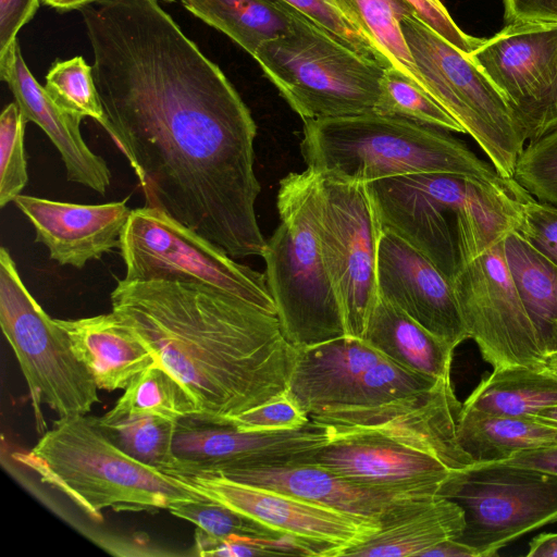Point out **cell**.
<instances>
[{
  "label": "cell",
  "mask_w": 557,
  "mask_h": 557,
  "mask_svg": "<svg viewBox=\"0 0 557 557\" xmlns=\"http://www.w3.org/2000/svg\"><path fill=\"white\" fill-rule=\"evenodd\" d=\"M79 12L108 134L146 206L234 259L262 257L257 125L225 74L157 0H98Z\"/></svg>",
  "instance_id": "obj_1"
},
{
  "label": "cell",
  "mask_w": 557,
  "mask_h": 557,
  "mask_svg": "<svg viewBox=\"0 0 557 557\" xmlns=\"http://www.w3.org/2000/svg\"><path fill=\"white\" fill-rule=\"evenodd\" d=\"M112 311L218 422L286 393L296 348L276 314L215 289L120 280Z\"/></svg>",
  "instance_id": "obj_2"
},
{
  "label": "cell",
  "mask_w": 557,
  "mask_h": 557,
  "mask_svg": "<svg viewBox=\"0 0 557 557\" xmlns=\"http://www.w3.org/2000/svg\"><path fill=\"white\" fill-rule=\"evenodd\" d=\"M379 220L450 282L468 262L516 231L533 197L515 178L421 172L367 183Z\"/></svg>",
  "instance_id": "obj_3"
},
{
  "label": "cell",
  "mask_w": 557,
  "mask_h": 557,
  "mask_svg": "<svg viewBox=\"0 0 557 557\" xmlns=\"http://www.w3.org/2000/svg\"><path fill=\"white\" fill-rule=\"evenodd\" d=\"M443 131L374 111L308 120L300 152L308 170L338 182L367 184L421 172L507 180Z\"/></svg>",
  "instance_id": "obj_4"
},
{
  "label": "cell",
  "mask_w": 557,
  "mask_h": 557,
  "mask_svg": "<svg viewBox=\"0 0 557 557\" xmlns=\"http://www.w3.org/2000/svg\"><path fill=\"white\" fill-rule=\"evenodd\" d=\"M14 458L95 521H102L106 508L170 509L207 499L183 480L127 455L87 414L59 417L29 451Z\"/></svg>",
  "instance_id": "obj_5"
},
{
  "label": "cell",
  "mask_w": 557,
  "mask_h": 557,
  "mask_svg": "<svg viewBox=\"0 0 557 557\" xmlns=\"http://www.w3.org/2000/svg\"><path fill=\"white\" fill-rule=\"evenodd\" d=\"M319 194L320 176L308 169L280 181V224L262 255L282 332L295 348L347 335L321 250Z\"/></svg>",
  "instance_id": "obj_6"
},
{
  "label": "cell",
  "mask_w": 557,
  "mask_h": 557,
  "mask_svg": "<svg viewBox=\"0 0 557 557\" xmlns=\"http://www.w3.org/2000/svg\"><path fill=\"white\" fill-rule=\"evenodd\" d=\"M253 58L304 121L374 111L385 70L296 9L290 30Z\"/></svg>",
  "instance_id": "obj_7"
},
{
  "label": "cell",
  "mask_w": 557,
  "mask_h": 557,
  "mask_svg": "<svg viewBox=\"0 0 557 557\" xmlns=\"http://www.w3.org/2000/svg\"><path fill=\"white\" fill-rule=\"evenodd\" d=\"M400 26L426 92L473 138L500 176L513 178L527 139L504 96L468 54L414 11L401 18Z\"/></svg>",
  "instance_id": "obj_8"
},
{
  "label": "cell",
  "mask_w": 557,
  "mask_h": 557,
  "mask_svg": "<svg viewBox=\"0 0 557 557\" xmlns=\"http://www.w3.org/2000/svg\"><path fill=\"white\" fill-rule=\"evenodd\" d=\"M0 324L27 383L40 435L47 431L42 405L66 417L87 414L99 403L92 375L75 356L64 330L32 296L4 247L0 249Z\"/></svg>",
  "instance_id": "obj_9"
},
{
  "label": "cell",
  "mask_w": 557,
  "mask_h": 557,
  "mask_svg": "<svg viewBox=\"0 0 557 557\" xmlns=\"http://www.w3.org/2000/svg\"><path fill=\"white\" fill-rule=\"evenodd\" d=\"M119 249L126 281L202 285L276 314L265 275L160 209L132 210Z\"/></svg>",
  "instance_id": "obj_10"
},
{
  "label": "cell",
  "mask_w": 557,
  "mask_h": 557,
  "mask_svg": "<svg viewBox=\"0 0 557 557\" xmlns=\"http://www.w3.org/2000/svg\"><path fill=\"white\" fill-rule=\"evenodd\" d=\"M438 495L462 509L465 528L455 540L479 557L495 556L519 536L557 522V474L504 460L453 470Z\"/></svg>",
  "instance_id": "obj_11"
},
{
  "label": "cell",
  "mask_w": 557,
  "mask_h": 557,
  "mask_svg": "<svg viewBox=\"0 0 557 557\" xmlns=\"http://www.w3.org/2000/svg\"><path fill=\"white\" fill-rule=\"evenodd\" d=\"M437 380L399 366L361 337L344 335L296 348L286 393L310 416L324 408L373 406L407 397Z\"/></svg>",
  "instance_id": "obj_12"
},
{
  "label": "cell",
  "mask_w": 557,
  "mask_h": 557,
  "mask_svg": "<svg viewBox=\"0 0 557 557\" xmlns=\"http://www.w3.org/2000/svg\"><path fill=\"white\" fill-rule=\"evenodd\" d=\"M318 232L347 335L362 338L379 297L376 270L382 232L367 184L320 176Z\"/></svg>",
  "instance_id": "obj_13"
},
{
  "label": "cell",
  "mask_w": 557,
  "mask_h": 557,
  "mask_svg": "<svg viewBox=\"0 0 557 557\" xmlns=\"http://www.w3.org/2000/svg\"><path fill=\"white\" fill-rule=\"evenodd\" d=\"M450 283L469 336L493 370L546 367V355L507 267L504 238L465 264Z\"/></svg>",
  "instance_id": "obj_14"
},
{
  "label": "cell",
  "mask_w": 557,
  "mask_h": 557,
  "mask_svg": "<svg viewBox=\"0 0 557 557\" xmlns=\"http://www.w3.org/2000/svg\"><path fill=\"white\" fill-rule=\"evenodd\" d=\"M450 377L426 391L373 406L324 408L309 416L330 436L368 433L429 453L453 470L474 460L457 438L461 409Z\"/></svg>",
  "instance_id": "obj_15"
},
{
  "label": "cell",
  "mask_w": 557,
  "mask_h": 557,
  "mask_svg": "<svg viewBox=\"0 0 557 557\" xmlns=\"http://www.w3.org/2000/svg\"><path fill=\"white\" fill-rule=\"evenodd\" d=\"M329 442L327 430L312 420L297 430L242 431L230 423L193 414L176 422L174 462L162 471L220 473L306 463Z\"/></svg>",
  "instance_id": "obj_16"
},
{
  "label": "cell",
  "mask_w": 557,
  "mask_h": 557,
  "mask_svg": "<svg viewBox=\"0 0 557 557\" xmlns=\"http://www.w3.org/2000/svg\"><path fill=\"white\" fill-rule=\"evenodd\" d=\"M172 474L199 495L223 504L283 534L320 546L322 557H338L350 546L366 541L379 523L359 516L307 502L211 473Z\"/></svg>",
  "instance_id": "obj_17"
},
{
  "label": "cell",
  "mask_w": 557,
  "mask_h": 557,
  "mask_svg": "<svg viewBox=\"0 0 557 557\" xmlns=\"http://www.w3.org/2000/svg\"><path fill=\"white\" fill-rule=\"evenodd\" d=\"M469 57L511 107L527 139L555 78L557 25H505Z\"/></svg>",
  "instance_id": "obj_18"
},
{
  "label": "cell",
  "mask_w": 557,
  "mask_h": 557,
  "mask_svg": "<svg viewBox=\"0 0 557 557\" xmlns=\"http://www.w3.org/2000/svg\"><path fill=\"white\" fill-rule=\"evenodd\" d=\"M377 293L454 350L470 338L450 281L420 251L383 228L377 250Z\"/></svg>",
  "instance_id": "obj_19"
},
{
  "label": "cell",
  "mask_w": 557,
  "mask_h": 557,
  "mask_svg": "<svg viewBox=\"0 0 557 557\" xmlns=\"http://www.w3.org/2000/svg\"><path fill=\"white\" fill-rule=\"evenodd\" d=\"M309 462L361 485L419 495H438L453 471L429 453L368 433L330 436Z\"/></svg>",
  "instance_id": "obj_20"
},
{
  "label": "cell",
  "mask_w": 557,
  "mask_h": 557,
  "mask_svg": "<svg viewBox=\"0 0 557 557\" xmlns=\"http://www.w3.org/2000/svg\"><path fill=\"white\" fill-rule=\"evenodd\" d=\"M128 197L101 205H78L18 195L13 201L35 230L50 259L82 269L87 262L120 247L132 210Z\"/></svg>",
  "instance_id": "obj_21"
},
{
  "label": "cell",
  "mask_w": 557,
  "mask_h": 557,
  "mask_svg": "<svg viewBox=\"0 0 557 557\" xmlns=\"http://www.w3.org/2000/svg\"><path fill=\"white\" fill-rule=\"evenodd\" d=\"M0 77L8 85L25 120L38 125L59 151L70 182L104 195L111 172L104 159L85 143L83 117L60 108L29 71L15 39L0 53Z\"/></svg>",
  "instance_id": "obj_22"
},
{
  "label": "cell",
  "mask_w": 557,
  "mask_h": 557,
  "mask_svg": "<svg viewBox=\"0 0 557 557\" xmlns=\"http://www.w3.org/2000/svg\"><path fill=\"white\" fill-rule=\"evenodd\" d=\"M211 474L285 493L377 523L387 511L405 500L434 496L369 487L310 462L230 470Z\"/></svg>",
  "instance_id": "obj_23"
},
{
  "label": "cell",
  "mask_w": 557,
  "mask_h": 557,
  "mask_svg": "<svg viewBox=\"0 0 557 557\" xmlns=\"http://www.w3.org/2000/svg\"><path fill=\"white\" fill-rule=\"evenodd\" d=\"M55 321L99 389H125L139 373L158 364L150 348L113 311Z\"/></svg>",
  "instance_id": "obj_24"
},
{
  "label": "cell",
  "mask_w": 557,
  "mask_h": 557,
  "mask_svg": "<svg viewBox=\"0 0 557 557\" xmlns=\"http://www.w3.org/2000/svg\"><path fill=\"white\" fill-rule=\"evenodd\" d=\"M465 528L462 509L440 495L405 500L379 521V529L338 557L417 556L434 545L457 539Z\"/></svg>",
  "instance_id": "obj_25"
},
{
  "label": "cell",
  "mask_w": 557,
  "mask_h": 557,
  "mask_svg": "<svg viewBox=\"0 0 557 557\" xmlns=\"http://www.w3.org/2000/svg\"><path fill=\"white\" fill-rule=\"evenodd\" d=\"M362 338L406 369L433 379L450 377L454 349L380 296Z\"/></svg>",
  "instance_id": "obj_26"
},
{
  "label": "cell",
  "mask_w": 557,
  "mask_h": 557,
  "mask_svg": "<svg viewBox=\"0 0 557 557\" xmlns=\"http://www.w3.org/2000/svg\"><path fill=\"white\" fill-rule=\"evenodd\" d=\"M457 438L474 461L504 460L524 450L557 446V423L535 416L459 412Z\"/></svg>",
  "instance_id": "obj_27"
},
{
  "label": "cell",
  "mask_w": 557,
  "mask_h": 557,
  "mask_svg": "<svg viewBox=\"0 0 557 557\" xmlns=\"http://www.w3.org/2000/svg\"><path fill=\"white\" fill-rule=\"evenodd\" d=\"M504 253L511 278L547 358L557 351V265L516 231L505 236Z\"/></svg>",
  "instance_id": "obj_28"
},
{
  "label": "cell",
  "mask_w": 557,
  "mask_h": 557,
  "mask_svg": "<svg viewBox=\"0 0 557 557\" xmlns=\"http://www.w3.org/2000/svg\"><path fill=\"white\" fill-rule=\"evenodd\" d=\"M187 11L224 33L252 57L290 30L295 9L283 0H182Z\"/></svg>",
  "instance_id": "obj_29"
},
{
  "label": "cell",
  "mask_w": 557,
  "mask_h": 557,
  "mask_svg": "<svg viewBox=\"0 0 557 557\" xmlns=\"http://www.w3.org/2000/svg\"><path fill=\"white\" fill-rule=\"evenodd\" d=\"M557 405V375L545 368L508 367L483 379L461 411L486 416H532Z\"/></svg>",
  "instance_id": "obj_30"
},
{
  "label": "cell",
  "mask_w": 557,
  "mask_h": 557,
  "mask_svg": "<svg viewBox=\"0 0 557 557\" xmlns=\"http://www.w3.org/2000/svg\"><path fill=\"white\" fill-rule=\"evenodd\" d=\"M334 1L343 14L370 39L392 66L425 90L400 26L401 18L408 12L413 11L406 1Z\"/></svg>",
  "instance_id": "obj_31"
},
{
  "label": "cell",
  "mask_w": 557,
  "mask_h": 557,
  "mask_svg": "<svg viewBox=\"0 0 557 557\" xmlns=\"http://www.w3.org/2000/svg\"><path fill=\"white\" fill-rule=\"evenodd\" d=\"M96 419L107 436L134 459L160 470L173 465L176 421L149 413L107 412Z\"/></svg>",
  "instance_id": "obj_32"
},
{
  "label": "cell",
  "mask_w": 557,
  "mask_h": 557,
  "mask_svg": "<svg viewBox=\"0 0 557 557\" xmlns=\"http://www.w3.org/2000/svg\"><path fill=\"white\" fill-rule=\"evenodd\" d=\"M108 413H149L177 422L199 410L183 384L163 367L153 364L128 384Z\"/></svg>",
  "instance_id": "obj_33"
},
{
  "label": "cell",
  "mask_w": 557,
  "mask_h": 557,
  "mask_svg": "<svg viewBox=\"0 0 557 557\" xmlns=\"http://www.w3.org/2000/svg\"><path fill=\"white\" fill-rule=\"evenodd\" d=\"M374 112L466 134L462 126L434 98L394 66L384 70Z\"/></svg>",
  "instance_id": "obj_34"
},
{
  "label": "cell",
  "mask_w": 557,
  "mask_h": 557,
  "mask_svg": "<svg viewBox=\"0 0 557 557\" xmlns=\"http://www.w3.org/2000/svg\"><path fill=\"white\" fill-rule=\"evenodd\" d=\"M45 89L52 100L66 112L97 121L108 133L99 92L95 83L92 65L81 55L57 60L46 75Z\"/></svg>",
  "instance_id": "obj_35"
},
{
  "label": "cell",
  "mask_w": 557,
  "mask_h": 557,
  "mask_svg": "<svg viewBox=\"0 0 557 557\" xmlns=\"http://www.w3.org/2000/svg\"><path fill=\"white\" fill-rule=\"evenodd\" d=\"M27 121L16 102L0 115V207L21 195L28 182L24 135Z\"/></svg>",
  "instance_id": "obj_36"
},
{
  "label": "cell",
  "mask_w": 557,
  "mask_h": 557,
  "mask_svg": "<svg viewBox=\"0 0 557 557\" xmlns=\"http://www.w3.org/2000/svg\"><path fill=\"white\" fill-rule=\"evenodd\" d=\"M169 510L172 515L193 522L198 529L219 541L235 536L274 537L283 534L208 498L181 503Z\"/></svg>",
  "instance_id": "obj_37"
},
{
  "label": "cell",
  "mask_w": 557,
  "mask_h": 557,
  "mask_svg": "<svg viewBox=\"0 0 557 557\" xmlns=\"http://www.w3.org/2000/svg\"><path fill=\"white\" fill-rule=\"evenodd\" d=\"M528 143L513 178L539 201L557 206V127Z\"/></svg>",
  "instance_id": "obj_38"
},
{
  "label": "cell",
  "mask_w": 557,
  "mask_h": 557,
  "mask_svg": "<svg viewBox=\"0 0 557 557\" xmlns=\"http://www.w3.org/2000/svg\"><path fill=\"white\" fill-rule=\"evenodd\" d=\"M343 45L381 64L392 66L370 39L339 10L334 0H283Z\"/></svg>",
  "instance_id": "obj_39"
},
{
  "label": "cell",
  "mask_w": 557,
  "mask_h": 557,
  "mask_svg": "<svg viewBox=\"0 0 557 557\" xmlns=\"http://www.w3.org/2000/svg\"><path fill=\"white\" fill-rule=\"evenodd\" d=\"M309 422V414L284 393L223 423L242 431H285L300 429Z\"/></svg>",
  "instance_id": "obj_40"
},
{
  "label": "cell",
  "mask_w": 557,
  "mask_h": 557,
  "mask_svg": "<svg viewBox=\"0 0 557 557\" xmlns=\"http://www.w3.org/2000/svg\"><path fill=\"white\" fill-rule=\"evenodd\" d=\"M516 232L557 265V206L532 198L523 207Z\"/></svg>",
  "instance_id": "obj_41"
},
{
  "label": "cell",
  "mask_w": 557,
  "mask_h": 557,
  "mask_svg": "<svg viewBox=\"0 0 557 557\" xmlns=\"http://www.w3.org/2000/svg\"><path fill=\"white\" fill-rule=\"evenodd\" d=\"M417 16L454 47L470 54L484 38L466 34L454 22L447 9L440 0H404Z\"/></svg>",
  "instance_id": "obj_42"
},
{
  "label": "cell",
  "mask_w": 557,
  "mask_h": 557,
  "mask_svg": "<svg viewBox=\"0 0 557 557\" xmlns=\"http://www.w3.org/2000/svg\"><path fill=\"white\" fill-rule=\"evenodd\" d=\"M505 25H557V0H503Z\"/></svg>",
  "instance_id": "obj_43"
},
{
  "label": "cell",
  "mask_w": 557,
  "mask_h": 557,
  "mask_svg": "<svg viewBox=\"0 0 557 557\" xmlns=\"http://www.w3.org/2000/svg\"><path fill=\"white\" fill-rule=\"evenodd\" d=\"M40 1L0 0V53L17 39V33L34 17Z\"/></svg>",
  "instance_id": "obj_44"
},
{
  "label": "cell",
  "mask_w": 557,
  "mask_h": 557,
  "mask_svg": "<svg viewBox=\"0 0 557 557\" xmlns=\"http://www.w3.org/2000/svg\"><path fill=\"white\" fill-rule=\"evenodd\" d=\"M504 461L557 474V446L520 451Z\"/></svg>",
  "instance_id": "obj_45"
},
{
  "label": "cell",
  "mask_w": 557,
  "mask_h": 557,
  "mask_svg": "<svg viewBox=\"0 0 557 557\" xmlns=\"http://www.w3.org/2000/svg\"><path fill=\"white\" fill-rule=\"evenodd\" d=\"M557 127V70L550 91L545 99L534 123L532 124L528 141L534 140Z\"/></svg>",
  "instance_id": "obj_46"
},
{
  "label": "cell",
  "mask_w": 557,
  "mask_h": 557,
  "mask_svg": "<svg viewBox=\"0 0 557 557\" xmlns=\"http://www.w3.org/2000/svg\"><path fill=\"white\" fill-rule=\"evenodd\" d=\"M420 557H479L476 552L466 544L449 539L424 550Z\"/></svg>",
  "instance_id": "obj_47"
},
{
  "label": "cell",
  "mask_w": 557,
  "mask_h": 557,
  "mask_svg": "<svg viewBox=\"0 0 557 557\" xmlns=\"http://www.w3.org/2000/svg\"><path fill=\"white\" fill-rule=\"evenodd\" d=\"M528 557H557V533H542L529 544Z\"/></svg>",
  "instance_id": "obj_48"
},
{
  "label": "cell",
  "mask_w": 557,
  "mask_h": 557,
  "mask_svg": "<svg viewBox=\"0 0 557 557\" xmlns=\"http://www.w3.org/2000/svg\"><path fill=\"white\" fill-rule=\"evenodd\" d=\"M98 0H41L46 5L60 12L81 10Z\"/></svg>",
  "instance_id": "obj_49"
},
{
  "label": "cell",
  "mask_w": 557,
  "mask_h": 557,
  "mask_svg": "<svg viewBox=\"0 0 557 557\" xmlns=\"http://www.w3.org/2000/svg\"><path fill=\"white\" fill-rule=\"evenodd\" d=\"M532 416L557 423V405L544 408Z\"/></svg>",
  "instance_id": "obj_50"
},
{
  "label": "cell",
  "mask_w": 557,
  "mask_h": 557,
  "mask_svg": "<svg viewBox=\"0 0 557 557\" xmlns=\"http://www.w3.org/2000/svg\"><path fill=\"white\" fill-rule=\"evenodd\" d=\"M546 368L557 375V351H554L547 356Z\"/></svg>",
  "instance_id": "obj_51"
},
{
  "label": "cell",
  "mask_w": 557,
  "mask_h": 557,
  "mask_svg": "<svg viewBox=\"0 0 557 557\" xmlns=\"http://www.w3.org/2000/svg\"><path fill=\"white\" fill-rule=\"evenodd\" d=\"M166 1H173V0H166Z\"/></svg>",
  "instance_id": "obj_52"
}]
</instances>
